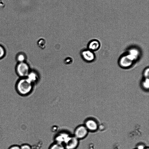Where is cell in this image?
I'll return each instance as SVG.
<instances>
[{"instance_id": "cell-1", "label": "cell", "mask_w": 149, "mask_h": 149, "mask_svg": "<svg viewBox=\"0 0 149 149\" xmlns=\"http://www.w3.org/2000/svg\"><path fill=\"white\" fill-rule=\"evenodd\" d=\"M16 89L18 93L24 95L29 94L32 89V83L26 77L20 78L16 83Z\"/></svg>"}, {"instance_id": "cell-2", "label": "cell", "mask_w": 149, "mask_h": 149, "mask_svg": "<svg viewBox=\"0 0 149 149\" xmlns=\"http://www.w3.org/2000/svg\"><path fill=\"white\" fill-rule=\"evenodd\" d=\"M15 71L20 78L26 77L29 73V67L25 62L18 63L15 66Z\"/></svg>"}, {"instance_id": "cell-3", "label": "cell", "mask_w": 149, "mask_h": 149, "mask_svg": "<svg viewBox=\"0 0 149 149\" xmlns=\"http://www.w3.org/2000/svg\"><path fill=\"white\" fill-rule=\"evenodd\" d=\"M88 130L84 125L78 127L74 132V136L79 140L84 138L87 135Z\"/></svg>"}, {"instance_id": "cell-4", "label": "cell", "mask_w": 149, "mask_h": 149, "mask_svg": "<svg viewBox=\"0 0 149 149\" xmlns=\"http://www.w3.org/2000/svg\"><path fill=\"white\" fill-rule=\"evenodd\" d=\"M79 139L74 136H70L64 144L65 149H76L79 144Z\"/></svg>"}, {"instance_id": "cell-5", "label": "cell", "mask_w": 149, "mask_h": 149, "mask_svg": "<svg viewBox=\"0 0 149 149\" xmlns=\"http://www.w3.org/2000/svg\"><path fill=\"white\" fill-rule=\"evenodd\" d=\"M84 126L88 131H95L98 128L97 122L95 120L91 119L86 120Z\"/></svg>"}, {"instance_id": "cell-6", "label": "cell", "mask_w": 149, "mask_h": 149, "mask_svg": "<svg viewBox=\"0 0 149 149\" xmlns=\"http://www.w3.org/2000/svg\"><path fill=\"white\" fill-rule=\"evenodd\" d=\"M70 136L67 133L63 132L61 133L56 136V143L64 145Z\"/></svg>"}, {"instance_id": "cell-7", "label": "cell", "mask_w": 149, "mask_h": 149, "mask_svg": "<svg viewBox=\"0 0 149 149\" xmlns=\"http://www.w3.org/2000/svg\"><path fill=\"white\" fill-rule=\"evenodd\" d=\"M132 61L126 55L124 56L121 58L119 61V64L121 67L127 68L132 65Z\"/></svg>"}, {"instance_id": "cell-8", "label": "cell", "mask_w": 149, "mask_h": 149, "mask_svg": "<svg viewBox=\"0 0 149 149\" xmlns=\"http://www.w3.org/2000/svg\"><path fill=\"white\" fill-rule=\"evenodd\" d=\"M82 55L84 59L87 61H92L95 58V56L94 54L90 50L83 51L82 52Z\"/></svg>"}, {"instance_id": "cell-9", "label": "cell", "mask_w": 149, "mask_h": 149, "mask_svg": "<svg viewBox=\"0 0 149 149\" xmlns=\"http://www.w3.org/2000/svg\"><path fill=\"white\" fill-rule=\"evenodd\" d=\"M15 59L17 63L24 62L26 59V57L23 53L19 52L16 55Z\"/></svg>"}, {"instance_id": "cell-10", "label": "cell", "mask_w": 149, "mask_h": 149, "mask_svg": "<svg viewBox=\"0 0 149 149\" xmlns=\"http://www.w3.org/2000/svg\"><path fill=\"white\" fill-rule=\"evenodd\" d=\"M100 47L98 41L96 40L92 41L88 45L89 48L91 50H95L97 49Z\"/></svg>"}, {"instance_id": "cell-11", "label": "cell", "mask_w": 149, "mask_h": 149, "mask_svg": "<svg viewBox=\"0 0 149 149\" xmlns=\"http://www.w3.org/2000/svg\"><path fill=\"white\" fill-rule=\"evenodd\" d=\"M28 80L31 83L35 81L36 79V75L33 72L29 73L26 77Z\"/></svg>"}, {"instance_id": "cell-12", "label": "cell", "mask_w": 149, "mask_h": 149, "mask_svg": "<svg viewBox=\"0 0 149 149\" xmlns=\"http://www.w3.org/2000/svg\"><path fill=\"white\" fill-rule=\"evenodd\" d=\"M49 149H65L63 145L55 143L52 145Z\"/></svg>"}, {"instance_id": "cell-13", "label": "cell", "mask_w": 149, "mask_h": 149, "mask_svg": "<svg viewBox=\"0 0 149 149\" xmlns=\"http://www.w3.org/2000/svg\"><path fill=\"white\" fill-rule=\"evenodd\" d=\"M129 54L132 55L136 59L139 54V52L137 49L133 48L129 50Z\"/></svg>"}, {"instance_id": "cell-14", "label": "cell", "mask_w": 149, "mask_h": 149, "mask_svg": "<svg viewBox=\"0 0 149 149\" xmlns=\"http://www.w3.org/2000/svg\"><path fill=\"white\" fill-rule=\"evenodd\" d=\"M6 50L4 47L0 44V59L3 58L5 56Z\"/></svg>"}, {"instance_id": "cell-15", "label": "cell", "mask_w": 149, "mask_h": 149, "mask_svg": "<svg viewBox=\"0 0 149 149\" xmlns=\"http://www.w3.org/2000/svg\"><path fill=\"white\" fill-rule=\"evenodd\" d=\"M38 44L39 47L41 49H44L45 47V41L43 39L40 40L38 41Z\"/></svg>"}, {"instance_id": "cell-16", "label": "cell", "mask_w": 149, "mask_h": 149, "mask_svg": "<svg viewBox=\"0 0 149 149\" xmlns=\"http://www.w3.org/2000/svg\"><path fill=\"white\" fill-rule=\"evenodd\" d=\"M143 87L146 89H148L149 87V80L148 78H146L142 83Z\"/></svg>"}, {"instance_id": "cell-17", "label": "cell", "mask_w": 149, "mask_h": 149, "mask_svg": "<svg viewBox=\"0 0 149 149\" xmlns=\"http://www.w3.org/2000/svg\"><path fill=\"white\" fill-rule=\"evenodd\" d=\"M20 149H32L30 145L27 144H24L20 146Z\"/></svg>"}, {"instance_id": "cell-18", "label": "cell", "mask_w": 149, "mask_h": 149, "mask_svg": "<svg viewBox=\"0 0 149 149\" xmlns=\"http://www.w3.org/2000/svg\"><path fill=\"white\" fill-rule=\"evenodd\" d=\"M149 69L148 68L146 69L144 71V77L146 78H148L149 76Z\"/></svg>"}, {"instance_id": "cell-19", "label": "cell", "mask_w": 149, "mask_h": 149, "mask_svg": "<svg viewBox=\"0 0 149 149\" xmlns=\"http://www.w3.org/2000/svg\"><path fill=\"white\" fill-rule=\"evenodd\" d=\"M8 149H20V146L17 145H14L11 146Z\"/></svg>"}, {"instance_id": "cell-20", "label": "cell", "mask_w": 149, "mask_h": 149, "mask_svg": "<svg viewBox=\"0 0 149 149\" xmlns=\"http://www.w3.org/2000/svg\"><path fill=\"white\" fill-rule=\"evenodd\" d=\"M145 146L144 145L142 144H140L137 145L136 149H144Z\"/></svg>"}, {"instance_id": "cell-21", "label": "cell", "mask_w": 149, "mask_h": 149, "mask_svg": "<svg viewBox=\"0 0 149 149\" xmlns=\"http://www.w3.org/2000/svg\"><path fill=\"white\" fill-rule=\"evenodd\" d=\"M72 59L70 58H67L65 60V62L66 63L68 64L69 63L72 62Z\"/></svg>"}, {"instance_id": "cell-22", "label": "cell", "mask_w": 149, "mask_h": 149, "mask_svg": "<svg viewBox=\"0 0 149 149\" xmlns=\"http://www.w3.org/2000/svg\"><path fill=\"white\" fill-rule=\"evenodd\" d=\"M144 149H149V148L148 147H145Z\"/></svg>"}, {"instance_id": "cell-23", "label": "cell", "mask_w": 149, "mask_h": 149, "mask_svg": "<svg viewBox=\"0 0 149 149\" xmlns=\"http://www.w3.org/2000/svg\"></svg>"}]
</instances>
